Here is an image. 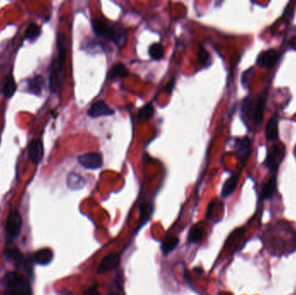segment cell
Wrapping results in <instances>:
<instances>
[{
	"label": "cell",
	"mask_w": 296,
	"mask_h": 295,
	"mask_svg": "<svg viewBox=\"0 0 296 295\" xmlns=\"http://www.w3.org/2000/svg\"><path fill=\"white\" fill-rule=\"evenodd\" d=\"M92 24L94 33L98 37L111 41L118 48H123L127 44V31L122 24L106 20L101 17L94 18Z\"/></svg>",
	"instance_id": "obj_1"
},
{
	"label": "cell",
	"mask_w": 296,
	"mask_h": 295,
	"mask_svg": "<svg viewBox=\"0 0 296 295\" xmlns=\"http://www.w3.org/2000/svg\"><path fill=\"white\" fill-rule=\"evenodd\" d=\"M58 58L52 61L50 67V89L52 93H58L60 91L64 80V64L67 52L66 38L63 34L58 36Z\"/></svg>",
	"instance_id": "obj_2"
},
{
	"label": "cell",
	"mask_w": 296,
	"mask_h": 295,
	"mask_svg": "<svg viewBox=\"0 0 296 295\" xmlns=\"http://www.w3.org/2000/svg\"><path fill=\"white\" fill-rule=\"evenodd\" d=\"M266 94L259 95L255 104L253 105V100L250 98H246L242 104V117L243 119H252L256 125L260 124L263 120L264 108L266 106Z\"/></svg>",
	"instance_id": "obj_3"
},
{
	"label": "cell",
	"mask_w": 296,
	"mask_h": 295,
	"mask_svg": "<svg viewBox=\"0 0 296 295\" xmlns=\"http://www.w3.org/2000/svg\"><path fill=\"white\" fill-rule=\"evenodd\" d=\"M6 289L3 295H31L30 283L23 275L10 272L4 276Z\"/></svg>",
	"instance_id": "obj_4"
},
{
	"label": "cell",
	"mask_w": 296,
	"mask_h": 295,
	"mask_svg": "<svg viewBox=\"0 0 296 295\" xmlns=\"http://www.w3.org/2000/svg\"><path fill=\"white\" fill-rule=\"evenodd\" d=\"M78 163L88 170H97L102 167L103 158L99 152H88L80 155L77 158Z\"/></svg>",
	"instance_id": "obj_5"
},
{
	"label": "cell",
	"mask_w": 296,
	"mask_h": 295,
	"mask_svg": "<svg viewBox=\"0 0 296 295\" xmlns=\"http://www.w3.org/2000/svg\"><path fill=\"white\" fill-rule=\"evenodd\" d=\"M281 57V54L274 49L267 50L260 54L256 64L261 68H265L267 70H271L276 66Z\"/></svg>",
	"instance_id": "obj_6"
},
{
	"label": "cell",
	"mask_w": 296,
	"mask_h": 295,
	"mask_svg": "<svg viewBox=\"0 0 296 295\" xmlns=\"http://www.w3.org/2000/svg\"><path fill=\"white\" fill-rule=\"evenodd\" d=\"M22 227V217L17 211H11L6 221V233L8 237L13 239L19 234Z\"/></svg>",
	"instance_id": "obj_7"
},
{
	"label": "cell",
	"mask_w": 296,
	"mask_h": 295,
	"mask_svg": "<svg viewBox=\"0 0 296 295\" xmlns=\"http://www.w3.org/2000/svg\"><path fill=\"white\" fill-rule=\"evenodd\" d=\"M283 156H284V153L283 152L282 147L279 145H274L267 155L266 160L264 162V164L271 171H277L279 164L283 160Z\"/></svg>",
	"instance_id": "obj_8"
},
{
	"label": "cell",
	"mask_w": 296,
	"mask_h": 295,
	"mask_svg": "<svg viewBox=\"0 0 296 295\" xmlns=\"http://www.w3.org/2000/svg\"><path fill=\"white\" fill-rule=\"evenodd\" d=\"M88 116L93 119L103 117V116H110L115 114V110L109 107L104 101H98L92 104L88 110Z\"/></svg>",
	"instance_id": "obj_9"
},
{
	"label": "cell",
	"mask_w": 296,
	"mask_h": 295,
	"mask_svg": "<svg viewBox=\"0 0 296 295\" xmlns=\"http://www.w3.org/2000/svg\"><path fill=\"white\" fill-rule=\"evenodd\" d=\"M44 144L40 140H33L29 144L28 155L30 161L35 164H38L44 158Z\"/></svg>",
	"instance_id": "obj_10"
},
{
	"label": "cell",
	"mask_w": 296,
	"mask_h": 295,
	"mask_svg": "<svg viewBox=\"0 0 296 295\" xmlns=\"http://www.w3.org/2000/svg\"><path fill=\"white\" fill-rule=\"evenodd\" d=\"M251 151V141L249 138L244 137L236 141V157L242 163H245L249 158Z\"/></svg>",
	"instance_id": "obj_11"
},
{
	"label": "cell",
	"mask_w": 296,
	"mask_h": 295,
	"mask_svg": "<svg viewBox=\"0 0 296 295\" xmlns=\"http://www.w3.org/2000/svg\"><path fill=\"white\" fill-rule=\"evenodd\" d=\"M120 255L116 254H109L106 255L101 260V263L98 267V274H104L107 272L112 271L120 265Z\"/></svg>",
	"instance_id": "obj_12"
},
{
	"label": "cell",
	"mask_w": 296,
	"mask_h": 295,
	"mask_svg": "<svg viewBox=\"0 0 296 295\" xmlns=\"http://www.w3.org/2000/svg\"><path fill=\"white\" fill-rule=\"evenodd\" d=\"M279 135V118L273 116L266 125V138L268 141H275Z\"/></svg>",
	"instance_id": "obj_13"
},
{
	"label": "cell",
	"mask_w": 296,
	"mask_h": 295,
	"mask_svg": "<svg viewBox=\"0 0 296 295\" xmlns=\"http://www.w3.org/2000/svg\"><path fill=\"white\" fill-rule=\"evenodd\" d=\"M239 175H240L239 172H236L226 180L222 186V193H221L222 198H229V196L232 194L234 191L236 190L237 184H238Z\"/></svg>",
	"instance_id": "obj_14"
},
{
	"label": "cell",
	"mask_w": 296,
	"mask_h": 295,
	"mask_svg": "<svg viewBox=\"0 0 296 295\" xmlns=\"http://www.w3.org/2000/svg\"><path fill=\"white\" fill-rule=\"evenodd\" d=\"M53 252L50 248H42L34 255V261L37 264L42 266H46L51 263L53 259Z\"/></svg>",
	"instance_id": "obj_15"
},
{
	"label": "cell",
	"mask_w": 296,
	"mask_h": 295,
	"mask_svg": "<svg viewBox=\"0 0 296 295\" xmlns=\"http://www.w3.org/2000/svg\"><path fill=\"white\" fill-rule=\"evenodd\" d=\"M86 185V180L81 177V175L77 173L71 172L68 175L67 185L72 191H78L84 187Z\"/></svg>",
	"instance_id": "obj_16"
},
{
	"label": "cell",
	"mask_w": 296,
	"mask_h": 295,
	"mask_svg": "<svg viewBox=\"0 0 296 295\" xmlns=\"http://www.w3.org/2000/svg\"><path fill=\"white\" fill-rule=\"evenodd\" d=\"M5 257L8 261L13 262L16 266L22 265V264L24 265L25 263L24 255H22L20 250H18L16 248H8L5 251Z\"/></svg>",
	"instance_id": "obj_17"
},
{
	"label": "cell",
	"mask_w": 296,
	"mask_h": 295,
	"mask_svg": "<svg viewBox=\"0 0 296 295\" xmlns=\"http://www.w3.org/2000/svg\"><path fill=\"white\" fill-rule=\"evenodd\" d=\"M44 79L40 75H37L28 80V89L31 94L39 95L44 87Z\"/></svg>",
	"instance_id": "obj_18"
},
{
	"label": "cell",
	"mask_w": 296,
	"mask_h": 295,
	"mask_svg": "<svg viewBox=\"0 0 296 295\" xmlns=\"http://www.w3.org/2000/svg\"><path fill=\"white\" fill-rule=\"evenodd\" d=\"M128 74H129V71L124 64L118 63V64H115L112 68L111 71L108 74V78L115 79L117 77H126V76H128Z\"/></svg>",
	"instance_id": "obj_19"
},
{
	"label": "cell",
	"mask_w": 296,
	"mask_h": 295,
	"mask_svg": "<svg viewBox=\"0 0 296 295\" xmlns=\"http://www.w3.org/2000/svg\"><path fill=\"white\" fill-rule=\"evenodd\" d=\"M17 90V84L15 82L13 76L9 75L5 79L3 86V94L6 98H10Z\"/></svg>",
	"instance_id": "obj_20"
},
{
	"label": "cell",
	"mask_w": 296,
	"mask_h": 295,
	"mask_svg": "<svg viewBox=\"0 0 296 295\" xmlns=\"http://www.w3.org/2000/svg\"><path fill=\"white\" fill-rule=\"evenodd\" d=\"M276 188V177H271L269 180L263 185V190H262V198L263 199H267L272 196L274 191Z\"/></svg>",
	"instance_id": "obj_21"
},
{
	"label": "cell",
	"mask_w": 296,
	"mask_h": 295,
	"mask_svg": "<svg viewBox=\"0 0 296 295\" xmlns=\"http://www.w3.org/2000/svg\"><path fill=\"white\" fill-rule=\"evenodd\" d=\"M204 229L202 227L199 225H195L192 227V229L190 230L188 235V241L190 243H197L201 241L204 236Z\"/></svg>",
	"instance_id": "obj_22"
},
{
	"label": "cell",
	"mask_w": 296,
	"mask_h": 295,
	"mask_svg": "<svg viewBox=\"0 0 296 295\" xmlns=\"http://www.w3.org/2000/svg\"><path fill=\"white\" fill-rule=\"evenodd\" d=\"M178 242H179V239L178 237H175V236L165 239L164 242L162 243L161 246L162 251L164 253V255H166L170 252L174 250L177 248Z\"/></svg>",
	"instance_id": "obj_23"
},
{
	"label": "cell",
	"mask_w": 296,
	"mask_h": 295,
	"mask_svg": "<svg viewBox=\"0 0 296 295\" xmlns=\"http://www.w3.org/2000/svg\"><path fill=\"white\" fill-rule=\"evenodd\" d=\"M149 55L151 57V59L153 60L158 61L160 60L164 57V48L160 44H151V46L149 47L148 50Z\"/></svg>",
	"instance_id": "obj_24"
},
{
	"label": "cell",
	"mask_w": 296,
	"mask_h": 295,
	"mask_svg": "<svg viewBox=\"0 0 296 295\" xmlns=\"http://www.w3.org/2000/svg\"><path fill=\"white\" fill-rule=\"evenodd\" d=\"M154 114V108L151 104H147L139 111V121H147L150 120Z\"/></svg>",
	"instance_id": "obj_25"
},
{
	"label": "cell",
	"mask_w": 296,
	"mask_h": 295,
	"mask_svg": "<svg viewBox=\"0 0 296 295\" xmlns=\"http://www.w3.org/2000/svg\"><path fill=\"white\" fill-rule=\"evenodd\" d=\"M198 55H199V62L203 67H208L210 66V64H212L211 56H210L208 51H206V48L200 46Z\"/></svg>",
	"instance_id": "obj_26"
},
{
	"label": "cell",
	"mask_w": 296,
	"mask_h": 295,
	"mask_svg": "<svg viewBox=\"0 0 296 295\" xmlns=\"http://www.w3.org/2000/svg\"><path fill=\"white\" fill-rule=\"evenodd\" d=\"M40 27L36 24H30V26L28 27L26 30V38L30 41L36 40L37 37L40 36Z\"/></svg>",
	"instance_id": "obj_27"
},
{
	"label": "cell",
	"mask_w": 296,
	"mask_h": 295,
	"mask_svg": "<svg viewBox=\"0 0 296 295\" xmlns=\"http://www.w3.org/2000/svg\"><path fill=\"white\" fill-rule=\"evenodd\" d=\"M152 211H153V208L149 204H142L141 205V219L143 222H146L149 220Z\"/></svg>",
	"instance_id": "obj_28"
},
{
	"label": "cell",
	"mask_w": 296,
	"mask_h": 295,
	"mask_svg": "<svg viewBox=\"0 0 296 295\" xmlns=\"http://www.w3.org/2000/svg\"><path fill=\"white\" fill-rule=\"evenodd\" d=\"M253 74H254V71H253V69H250L249 71H247L243 73L242 77V82L243 86H245L246 87V86L249 84V80H251Z\"/></svg>",
	"instance_id": "obj_29"
},
{
	"label": "cell",
	"mask_w": 296,
	"mask_h": 295,
	"mask_svg": "<svg viewBox=\"0 0 296 295\" xmlns=\"http://www.w3.org/2000/svg\"><path fill=\"white\" fill-rule=\"evenodd\" d=\"M83 295H101L95 287H90L85 291Z\"/></svg>",
	"instance_id": "obj_30"
},
{
	"label": "cell",
	"mask_w": 296,
	"mask_h": 295,
	"mask_svg": "<svg viewBox=\"0 0 296 295\" xmlns=\"http://www.w3.org/2000/svg\"><path fill=\"white\" fill-rule=\"evenodd\" d=\"M173 87H174V80H172V81H170V82L167 84V86L165 87V90L171 93L172 89H173Z\"/></svg>",
	"instance_id": "obj_31"
},
{
	"label": "cell",
	"mask_w": 296,
	"mask_h": 295,
	"mask_svg": "<svg viewBox=\"0 0 296 295\" xmlns=\"http://www.w3.org/2000/svg\"><path fill=\"white\" fill-rule=\"evenodd\" d=\"M108 295H125L123 291H116V292H110L108 293Z\"/></svg>",
	"instance_id": "obj_32"
},
{
	"label": "cell",
	"mask_w": 296,
	"mask_h": 295,
	"mask_svg": "<svg viewBox=\"0 0 296 295\" xmlns=\"http://www.w3.org/2000/svg\"><path fill=\"white\" fill-rule=\"evenodd\" d=\"M59 295H73V294L71 292H69V291H64V292L60 293Z\"/></svg>",
	"instance_id": "obj_33"
}]
</instances>
